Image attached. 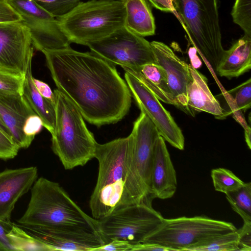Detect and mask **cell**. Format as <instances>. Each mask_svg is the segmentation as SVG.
Wrapping results in <instances>:
<instances>
[{"instance_id": "cell-38", "label": "cell", "mask_w": 251, "mask_h": 251, "mask_svg": "<svg viewBox=\"0 0 251 251\" xmlns=\"http://www.w3.org/2000/svg\"><path fill=\"white\" fill-rule=\"evenodd\" d=\"M150 5L162 11L173 13L177 17L172 0H146Z\"/></svg>"}, {"instance_id": "cell-6", "label": "cell", "mask_w": 251, "mask_h": 251, "mask_svg": "<svg viewBox=\"0 0 251 251\" xmlns=\"http://www.w3.org/2000/svg\"><path fill=\"white\" fill-rule=\"evenodd\" d=\"M189 38L216 72L225 52L217 0H172Z\"/></svg>"}, {"instance_id": "cell-10", "label": "cell", "mask_w": 251, "mask_h": 251, "mask_svg": "<svg viewBox=\"0 0 251 251\" xmlns=\"http://www.w3.org/2000/svg\"><path fill=\"white\" fill-rule=\"evenodd\" d=\"M7 1L20 15L21 22L29 29L36 50L42 52L70 47V43L60 29L56 18L35 0Z\"/></svg>"}, {"instance_id": "cell-1", "label": "cell", "mask_w": 251, "mask_h": 251, "mask_svg": "<svg viewBox=\"0 0 251 251\" xmlns=\"http://www.w3.org/2000/svg\"><path fill=\"white\" fill-rule=\"evenodd\" d=\"M57 89L97 126L116 123L128 113L131 93L113 64L70 47L42 51Z\"/></svg>"}, {"instance_id": "cell-21", "label": "cell", "mask_w": 251, "mask_h": 251, "mask_svg": "<svg viewBox=\"0 0 251 251\" xmlns=\"http://www.w3.org/2000/svg\"><path fill=\"white\" fill-rule=\"evenodd\" d=\"M251 68V36L244 34L225 52L216 73L229 79L237 77Z\"/></svg>"}, {"instance_id": "cell-39", "label": "cell", "mask_w": 251, "mask_h": 251, "mask_svg": "<svg viewBox=\"0 0 251 251\" xmlns=\"http://www.w3.org/2000/svg\"><path fill=\"white\" fill-rule=\"evenodd\" d=\"M173 251L171 249L162 246L149 243H142L133 247L132 251Z\"/></svg>"}, {"instance_id": "cell-11", "label": "cell", "mask_w": 251, "mask_h": 251, "mask_svg": "<svg viewBox=\"0 0 251 251\" xmlns=\"http://www.w3.org/2000/svg\"><path fill=\"white\" fill-rule=\"evenodd\" d=\"M125 78L141 111L153 122L160 136L174 147L183 150V134L170 113L163 106L156 96L134 75L126 72Z\"/></svg>"}, {"instance_id": "cell-28", "label": "cell", "mask_w": 251, "mask_h": 251, "mask_svg": "<svg viewBox=\"0 0 251 251\" xmlns=\"http://www.w3.org/2000/svg\"><path fill=\"white\" fill-rule=\"evenodd\" d=\"M231 16L233 22L244 31V34L251 36V0H236Z\"/></svg>"}, {"instance_id": "cell-35", "label": "cell", "mask_w": 251, "mask_h": 251, "mask_svg": "<svg viewBox=\"0 0 251 251\" xmlns=\"http://www.w3.org/2000/svg\"><path fill=\"white\" fill-rule=\"evenodd\" d=\"M239 234V251H251V223H244L243 226L237 229Z\"/></svg>"}, {"instance_id": "cell-40", "label": "cell", "mask_w": 251, "mask_h": 251, "mask_svg": "<svg viewBox=\"0 0 251 251\" xmlns=\"http://www.w3.org/2000/svg\"><path fill=\"white\" fill-rule=\"evenodd\" d=\"M245 130V138L246 143L250 149H251V129L250 126L248 128L244 129Z\"/></svg>"}, {"instance_id": "cell-12", "label": "cell", "mask_w": 251, "mask_h": 251, "mask_svg": "<svg viewBox=\"0 0 251 251\" xmlns=\"http://www.w3.org/2000/svg\"><path fill=\"white\" fill-rule=\"evenodd\" d=\"M33 49L30 30L23 23H0V68L25 76Z\"/></svg>"}, {"instance_id": "cell-23", "label": "cell", "mask_w": 251, "mask_h": 251, "mask_svg": "<svg viewBox=\"0 0 251 251\" xmlns=\"http://www.w3.org/2000/svg\"><path fill=\"white\" fill-rule=\"evenodd\" d=\"M32 60L28 63L25 75L22 95L35 113L39 116L43 125L52 134L55 123V105L42 96L33 81Z\"/></svg>"}, {"instance_id": "cell-34", "label": "cell", "mask_w": 251, "mask_h": 251, "mask_svg": "<svg viewBox=\"0 0 251 251\" xmlns=\"http://www.w3.org/2000/svg\"><path fill=\"white\" fill-rule=\"evenodd\" d=\"M43 126L42 120L35 114L30 116L26 119L23 126V131L26 136L34 139Z\"/></svg>"}, {"instance_id": "cell-25", "label": "cell", "mask_w": 251, "mask_h": 251, "mask_svg": "<svg viewBox=\"0 0 251 251\" xmlns=\"http://www.w3.org/2000/svg\"><path fill=\"white\" fill-rule=\"evenodd\" d=\"M186 251H239L238 232L236 230L212 237L191 246Z\"/></svg>"}, {"instance_id": "cell-32", "label": "cell", "mask_w": 251, "mask_h": 251, "mask_svg": "<svg viewBox=\"0 0 251 251\" xmlns=\"http://www.w3.org/2000/svg\"><path fill=\"white\" fill-rule=\"evenodd\" d=\"M20 149L11 137L0 128V159H12L17 156Z\"/></svg>"}, {"instance_id": "cell-14", "label": "cell", "mask_w": 251, "mask_h": 251, "mask_svg": "<svg viewBox=\"0 0 251 251\" xmlns=\"http://www.w3.org/2000/svg\"><path fill=\"white\" fill-rule=\"evenodd\" d=\"M130 134L136 172L147 192L154 199L151 191V174L155 146L160 135L153 122L142 111L134 123Z\"/></svg>"}, {"instance_id": "cell-41", "label": "cell", "mask_w": 251, "mask_h": 251, "mask_svg": "<svg viewBox=\"0 0 251 251\" xmlns=\"http://www.w3.org/2000/svg\"><path fill=\"white\" fill-rule=\"evenodd\" d=\"M0 128L2 131H3L5 133H6L7 135H8L9 136L11 137L10 133H9L8 129L7 128L6 126H5L4 124L3 123V122L1 120L0 117Z\"/></svg>"}, {"instance_id": "cell-30", "label": "cell", "mask_w": 251, "mask_h": 251, "mask_svg": "<svg viewBox=\"0 0 251 251\" xmlns=\"http://www.w3.org/2000/svg\"><path fill=\"white\" fill-rule=\"evenodd\" d=\"M35 0L55 18L69 12L81 1V0Z\"/></svg>"}, {"instance_id": "cell-26", "label": "cell", "mask_w": 251, "mask_h": 251, "mask_svg": "<svg viewBox=\"0 0 251 251\" xmlns=\"http://www.w3.org/2000/svg\"><path fill=\"white\" fill-rule=\"evenodd\" d=\"M226 197L244 223H251V183H245L240 188L226 194Z\"/></svg>"}, {"instance_id": "cell-19", "label": "cell", "mask_w": 251, "mask_h": 251, "mask_svg": "<svg viewBox=\"0 0 251 251\" xmlns=\"http://www.w3.org/2000/svg\"><path fill=\"white\" fill-rule=\"evenodd\" d=\"M192 79L187 88V107L189 114L205 112L216 117H222L223 111L220 102L211 92L206 78L189 65Z\"/></svg>"}, {"instance_id": "cell-7", "label": "cell", "mask_w": 251, "mask_h": 251, "mask_svg": "<svg viewBox=\"0 0 251 251\" xmlns=\"http://www.w3.org/2000/svg\"><path fill=\"white\" fill-rule=\"evenodd\" d=\"M236 230L231 223L206 216L164 219L143 243L158 244L173 251H186L209 238Z\"/></svg>"}, {"instance_id": "cell-15", "label": "cell", "mask_w": 251, "mask_h": 251, "mask_svg": "<svg viewBox=\"0 0 251 251\" xmlns=\"http://www.w3.org/2000/svg\"><path fill=\"white\" fill-rule=\"evenodd\" d=\"M150 43L156 62L165 70L169 87L179 109L189 114L187 88L192 79L189 65L181 60L165 44L155 41Z\"/></svg>"}, {"instance_id": "cell-4", "label": "cell", "mask_w": 251, "mask_h": 251, "mask_svg": "<svg viewBox=\"0 0 251 251\" xmlns=\"http://www.w3.org/2000/svg\"><path fill=\"white\" fill-rule=\"evenodd\" d=\"M55 123L51 148L66 170L83 166L95 158L97 142L79 110L58 89L54 90Z\"/></svg>"}, {"instance_id": "cell-36", "label": "cell", "mask_w": 251, "mask_h": 251, "mask_svg": "<svg viewBox=\"0 0 251 251\" xmlns=\"http://www.w3.org/2000/svg\"><path fill=\"white\" fill-rule=\"evenodd\" d=\"M133 245L119 240H113L95 250V251H132Z\"/></svg>"}, {"instance_id": "cell-17", "label": "cell", "mask_w": 251, "mask_h": 251, "mask_svg": "<svg viewBox=\"0 0 251 251\" xmlns=\"http://www.w3.org/2000/svg\"><path fill=\"white\" fill-rule=\"evenodd\" d=\"M35 114L23 95L0 94V117L20 149L28 148L33 140L25 134L23 126Z\"/></svg>"}, {"instance_id": "cell-3", "label": "cell", "mask_w": 251, "mask_h": 251, "mask_svg": "<svg viewBox=\"0 0 251 251\" xmlns=\"http://www.w3.org/2000/svg\"><path fill=\"white\" fill-rule=\"evenodd\" d=\"M17 221L22 226L77 227L100 233L98 220L86 214L59 183L43 177L33 184L27 208Z\"/></svg>"}, {"instance_id": "cell-16", "label": "cell", "mask_w": 251, "mask_h": 251, "mask_svg": "<svg viewBox=\"0 0 251 251\" xmlns=\"http://www.w3.org/2000/svg\"><path fill=\"white\" fill-rule=\"evenodd\" d=\"M37 176V168L34 166L0 172V219L10 220L16 203L31 189Z\"/></svg>"}, {"instance_id": "cell-18", "label": "cell", "mask_w": 251, "mask_h": 251, "mask_svg": "<svg viewBox=\"0 0 251 251\" xmlns=\"http://www.w3.org/2000/svg\"><path fill=\"white\" fill-rule=\"evenodd\" d=\"M177 188L176 175L164 139L156 142L151 174V191L154 198L172 197Z\"/></svg>"}, {"instance_id": "cell-13", "label": "cell", "mask_w": 251, "mask_h": 251, "mask_svg": "<svg viewBox=\"0 0 251 251\" xmlns=\"http://www.w3.org/2000/svg\"><path fill=\"white\" fill-rule=\"evenodd\" d=\"M45 251H95L105 243L100 233L77 227L38 228L22 226Z\"/></svg>"}, {"instance_id": "cell-24", "label": "cell", "mask_w": 251, "mask_h": 251, "mask_svg": "<svg viewBox=\"0 0 251 251\" xmlns=\"http://www.w3.org/2000/svg\"><path fill=\"white\" fill-rule=\"evenodd\" d=\"M45 251L43 246L20 225L0 219V251Z\"/></svg>"}, {"instance_id": "cell-2", "label": "cell", "mask_w": 251, "mask_h": 251, "mask_svg": "<svg viewBox=\"0 0 251 251\" xmlns=\"http://www.w3.org/2000/svg\"><path fill=\"white\" fill-rule=\"evenodd\" d=\"M95 158L99 162L97 181L89 201L97 220L122 207L136 203L152 206L153 199L141 183L133 162L132 136L97 143Z\"/></svg>"}, {"instance_id": "cell-22", "label": "cell", "mask_w": 251, "mask_h": 251, "mask_svg": "<svg viewBox=\"0 0 251 251\" xmlns=\"http://www.w3.org/2000/svg\"><path fill=\"white\" fill-rule=\"evenodd\" d=\"M126 10L124 26L142 37L153 35L154 18L146 0H122Z\"/></svg>"}, {"instance_id": "cell-27", "label": "cell", "mask_w": 251, "mask_h": 251, "mask_svg": "<svg viewBox=\"0 0 251 251\" xmlns=\"http://www.w3.org/2000/svg\"><path fill=\"white\" fill-rule=\"evenodd\" d=\"M211 176L215 190L225 194L240 188L245 184L232 172L225 168L212 170Z\"/></svg>"}, {"instance_id": "cell-29", "label": "cell", "mask_w": 251, "mask_h": 251, "mask_svg": "<svg viewBox=\"0 0 251 251\" xmlns=\"http://www.w3.org/2000/svg\"><path fill=\"white\" fill-rule=\"evenodd\" d=\"M25 76L0 68V94L22 95Z\"/></svg>"}, {"instance_id": "cell-37", "label": "cell", "mask_w": 251, "mask_h": 251, "mask_svg": "<svg viewBox=\"0 0 251 251\" xmlns=\"http://www.w3.org/2000/svg\"><path fill=\"white\" fill-rule=\"evenodd\" d=\"M33 81L40 95L55 105L54 94L48 84L34 77H33Z\"/></svg>"}, {"instance_id": "cell-5", "label": "cell", "mask_w": 251, "mask_h": 251, "mask_svg": "<svg viewBox=\"0 0 251 251\" xmlns=\"http://www.w3.org/2000/svg\"><path fill=\"white\" fill-rule=\"evenodd\" d=\"M126 15L122 0H91L56 19L70 43L86 46L124 26Z\"/></svg>"}, {"instance_id": "cell-20", "label": "cell", "mask_w": 251, "mask_h": 251, "mask_svg": "<svg viewBox=\"0 0 251 251\" xmlns=\"http://www.w3.org/2000/svg\"><path fill=\"white\" fill-rule=\"evenodd\" d=\"M122 67L141 81L159 100L179 109L169 87L165 71L160 65L149 63L139 66Z\"/></svg>"}, {"instance_id": "cell-9", "label": "cell", "mask_w": 251, "mask_h": 251, "mask_svg": "<svg viewBox=\"0 0 251 251\" xmlns=\"http://www.w3.org/2000/svg\"><path fill=\"white\" fill-rule=\"evenodd\" d=\"M86 46L91 52L113 65L132 67L157 63L151 43L125 26Z\"/></svg>"}, {"instance_id": "cell-8", "label": "cell", "mask_w": 251, "mask_h": 251, "mask_svg": "<svg viewBox=\"0 0 251 251\" xmlns=\"http://www.w3.org/2000/svg\"><path fill=\"white\" fill-rule=\"evenodd\" d=\"M164 219L152 206L136 203L118 208L98 221L105 244L119 240L134 246L143 243Z\"/></svg>"}, {"instance_id": "cell-33", "label": "cell", "mask_w": 251, "mask_h": 251, "mask_svg": "<svg viewBox=\"0 0 251 251\" xmlns=\"http://www.w3.org/2000/svg\"><path fill=\"white\" fill-rule=\"evenodd\" d=\"M22 21L20 15L8 3L7 0H0V23Z\"/></svg>"}, {"instance_id": "cell-31", "label": "cell", "mask_w": 251, "mask_h": 251, "mask_svg": "<svg viewBox=\"0 0 251 251\" xmlns=\"http://www.w3.org/2000/svg\"><path fill=\"white\" fill-rule=\"evenodd\" d=\"M231 96L235 106L241 111L245 112L251 106V79L249 78L243 83L231 90Z\"/></svg>"}]
</instances>
